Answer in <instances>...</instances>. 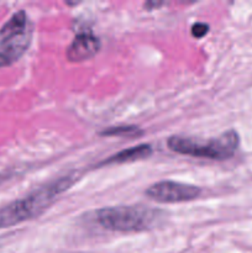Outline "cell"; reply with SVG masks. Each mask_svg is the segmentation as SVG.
Instances as JSON below:
<instances>
[{
    "mask_svg": "<svg viewBox=\"0 0 252 253\" xmlns=\"http://www.w3.org/2000/svg\"><path fill=\"white\" fill-rule=\"evenodd\" d=\"M165 212L152 208L135 207L104 208L95 212V220L103 229L116 232H141L161 224Z\"/></svg>",
    "mask_w": 252,
    "mask_h": 253,
    "instance_id": "obj_2",
    "label": "cell"
},
{
    "mask_svg": "<svg viewBox=\"0 0 252 253\" xmlns=\"http://www.w3.org/2000/svg\"><path fill=\"white\" fill-rule=\"evenodd\" d=\"M151 5L157 7V6H161V5H163V2H147V4H145V7H150Z\"/></svg>",
    "mask_w": 252,
    "mask_h": 253,
    "instance_id": "obj_11",
    "label": "cell"
},
{
    "mask_svg": "<svg viewBox=\"0 0 252 253\" xmlns=\"http://www.w3.org/2000/svg\"><path fill=\"white\" fill-rule=\"evenodd\" d=\"M209 32V26L204 22H195L192 26V35L195 39H202Z\"/></svg>",
    "mask_w": 252,
    "mask_h": 253,
    "instance_id": "obj_9",
    "label": "cell"
},
{
    "mask_svg": "<svg viewBox=\"0 0 252 253\" xmlns=\"http://www.w3.org/2000/svg\"><path fill=\"white\" fill-rule=\"evenodd\" d=\"M100 40L91 32L78 34L67 48L66 56L71 62H83L91 58L100 49Z\"/></svg>",
    "mask_w": 252,
    "mask_h": 253,
    "instance_id": "obj_6",
    "label": "cell"
},
{
    "mask_svg": "<svg viewBox=\"0 0 252 253\" xmlns=\"http://www.w3.org/2000/svg\"><path fill=\"white\" fill-rule=\"evenodd\" d=\"M31 42V29L24 10L15 12L0 29V53L10 62L19 59Z\"/></svg>",
    "mask_w": 252,
    "mask_h": 253,
    "instance_id": "obj_4",
    "label": "cell"
},
{
    "mask_svg": "<svg viewBox=\"0 0 252 253\" xmlns=\"http://www.w3.org/2000/svg\"><path fill=\"white\" fill-rule=\"evenodd\" d=\"M143 131L137 126H114V127H108L101 131L100 136H120V137H137L142 135Z\"/></svg>",
    "mask_w": 252,
    "mask_h": 253,
    "instance_id": "obj_8",
    "label": "cell"
},
{
    "mask_svg": "<svg viewBox=\"0 0 252 253\" xmlns=\"http://www.w3.org/2000/svg\"><path fill=\"white\" fill-rule=\"evenodd\" d=\"M203 194L202 188L192 184L162 180L155 183L146 190V195L150 199L163 204H174V203L192 202L198 199Z\"/></svg>",
    "mask_w": 252,
    "mask_h": 253,
    "instance_id": "obj_5",
    "label": "cell"
},
{
    "mask_svg": "<svg viewBox=\"0 0 252 253\" xmlns=\"http://www.w3.org/2000/svg\"><path fill=\"white\" fill-rule=\"evenodd\" d=\"M76 180V173L64 175L37 188L26 197L0 208V229L15 226L40 216L58 199V197L67 192Z\"/></svg>",
    "mask_w": 252,
    "mask_h": 253,
    "instance_id": "obj_1",
    "label": "cell"
},
{
    "mask_svg": "<svg viewBox=\"0 0 252 253\" xmlns=\"http://www.w3.org/2000/svg\"><path fill=\"white\" fill-rule=\"evenodd\" d=\"M6 66H10V62L7 61V59L5 58L1 53H0V68H2V67H6Z\"/></svg>",
    "mask_w": 252,
    "mask_h": 253,
    "instance_id": "obj_10",
    "label": "cell"
},
{
    "mask_svg": "<svg viewBox=\"0 0 252 253\" xmlns=\"http://www.w3.org/2000/svg\"><path fill=\"white\" fill-rule=\"evenodd\" d=\"M167 146L178 155L212 161H226L236 153L240 146V137L235 130H229L219 137L208 141L172 136L168 138Z\"/></svg>",
    "mask_w": 252,
    "mask_h": 253,
    "instance_id": "obj_3",
    "label": "cell"
},
{
    "mask_svg": "<svg viewBox=\"0 0 252 253\" xmlns=\"http://www.w3.org/2000/svg\"><path fill=\"white\" fill-rule=\"evenodd\" d=\"M153 153L152 146L147 145V143H142V145L135 146V147L126 148V150L120 151V152L115 153L111 157L106 158L105 161L100 163L101 166H110V165H124V163H131L136 162V161L146 160L150 157Z\"/></svg>",
    "mask_w": 252,
    "mask_h": 253,
    "instance_id": "obj_7",
    "label": "cell"
}]
</instances>
